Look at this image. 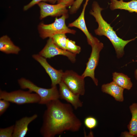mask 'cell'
Returning <instances> with one entry per match:
<instances>
[{
  "label": "cell",
  "mask_w": 137,
  "mask_h": 137,
  "mask_svg": "<svg viewBox=\"0 0 137 137\" xmlns=\"http://www.w3.org/2000/svg\"><path fill=\"white\" fill-rule=\"evenodd\" d=\"M84 78L71 70L63 72L62 81L74 94L83 95L85 93Z\"/></svg>",
  "instance_id": "6"
},
{
  "label": "cell",
  "mask_w": 137,
  "mask_h": 137,
  "mask_svg": "<svg viewBox=\"0 0 137 137\" xmlns=\"http://www.w3.org/2000/svg\"><path fill=\"white\" fill-rule=\"evenodd\" d=\"M76 0H58V3H62L67 7H71Z\"/></svg>",
  "instance_id": "26"
},
{
  "label": "cell",
  "mask_w": 137,
  "mask_h": 137,
  "mask_svg": "<svg viewBox=\"0 0 137 137\" xmlns=\"http://www.w3.org/2000/svg\"><path fill=\"white\" fill-rule=\"evenodd\" d=\"M9 102L3 99H0V115H2L9 107Z\"/></svg>",
  "instance_id": "25"
},
{
  "label": "cell",
  "mask_w": 137,
  "mask_h": 137,
  "mask_svg": "<svg viewBox=\"0 0 137 137\" xmlns=\"http://www.w3.org/2000/svg\"><path fill=\"white\" fill-rule=\"evenodd\" d=\"M92 50L88 61L86 63V68L81 75L84 78L89 77L91 78L95 85H98V80L95 77V71L97 66L99 58V54L104 47V44L100 41L92 46Z\"/></svg>",
  "instance_id": "7"
},
{
  "label": "cell",
  "mask_w": 137,
  "mask_h": 137,
  "mask_svg": "<svg viewBox=\"0 0 137 137\" xmlns=\"http://www.w3.org/2000/svg\"><path fill=\"white\" fill-rule=\"evenodd\" d=\"M28 90L25 91L18 90L8 92L0 90V99H3L18 105L38 103L40 102V96L36 93Z\"/></svg>",
  "instance_id": "5"
},
{
  "label": "cell",
  "mask_w": 137,
  "mask_h": 137,
  "mask_svg": "<svg viewBox=\"0 0 137 137\" xmlns=\"http://www.w3.org/2000/svg\"><path fill=\"white\" fill-rule=\"evenodd\" d=\"M59 84V98L69 103L75 110L82 107L83 102L79 99V95L73 93L62 81Z\"/></svg>",
  "instance_id": "12"
},
{
  "label": "cell",
  "mask_w": 137,
  "mask_h": 137,
  "mask_svg": "<svg viewBox=\"0 0 137 137\" xmlns=\"http://www.w3.org/2000/svg\"><path fill=\"white\" fill-rule=\"evenodd\" d=\"M14 125L4 128H0V137H12Z\"/></svg>",
  "instance_id": "22"
},
{
  "label": "cell",
  "mask_w": 137,
  "mask_h": 137,
  "mask_svg": "<svg viewBox=\"0 0 137 137\" xmlns=\"http://www.w3.org/2000/svg\"><path fill=\"white\" fill-rule=\"evenodd\" d=\"M40 133L43 137H54L66 131L76 132L82 123L74 114L72 105L64 103L59 99L46 105Z\"/></svg>",
  "instance_id": "1"
},
{
  "label": "cell",
  "mask_w": 137,
  "mask_h": 137,
  "mask_svg": "<svg viewBox=\"0 0 137 137\" xmlns=\"http://www.w3.org/2000/svg\"><path fill=\"white\" fill-rule=\"evenodd\" d=\"M55 43L60 48L66 50V36L65 34L56 35L52 38Z\"/></svg>",
  "instance_id": "19"
},
{
  "label": "cell",
  "mask_w": 137,
  "mask_h": 137,
  "mask_svg": "<svg viewBox=\"0 0 137 137\" xmlns=\"http://www.w3.org/2000/svg\"><path fill=\"white\" fill-rule=\"evenodd\" d=\"M38 117L35 114L30 117L25 116L17 120L14 125V129L12 137H24L28 130L29 124Z\"/></svg>",
  "instance_id": "13"
},
{
  "label": "cell",
  "mask_w": 137,
  "mask_h": 137,
  "mask_svg": "<svg viewBox=\"0 0 137 137\" xmlns=\"http://www.w3.org/2000/svg\"><path fill=\"white\" fill-rule=\"evenodd\" d=\"M121 0V1H123V0Z\"/></svg>",
  "instance_id": "29"
},
{
  "label": "cell",
  "mask_w": 137,
  "mask_h": 137,
  "mask_svg": "<svg viewBox=\"0 0 137 137\" xmlns=\"http://www.w3.org/2000/svg\"><path fill=\"white\" fill-rule=\"evenodd\" d=\"M68 17V14H65L58 18H56L54 22L51 24H45L42 23L39 24L38 28L40 37L44 39L52 38L58 34H75L76 31L69 28L66 25L65 20Z\"/></svg>",
  "instance_id": "3"
},
{
  "label": "cell",
  "mask_w": 137,
  "mask_h": 137,
  "mask_svg": "<svg viewBox=\"0 0 137 137\" xmlns=\"http://www.w3.org/2000/svg\"><path fill=\"white\" fill-rule=\"evenodd\" d=\"M129 108L132 117L127 128L130 133L136 137L137 136V103H133Z\"/></svg>",
  "instance_id": "18"
},
{
  "label": "cell",
  "mask_w": 137,
  "mask_h": 137,
  "mask_svg": "<svg viewBox=\"0 0 137 137\" xmlns=\"http://www.w3.org/2000/svg\"><path fill=\"white\" fill-rule=\"evenodd\" d=\"M58 1V0H32L28 4L24 6L23 9L24 11H26L35 5L41 2H48L51 4H54L57 2Z\"/></svg>",
  "instance_id": "23"
},
{
  "label": "cell",
  "mask_w": 137,
  "mask_h": 137,
  "mask_svg": "<svg viewBox=\"0 0 137 137\" xmlns=\"http://www.w3.org/2000/svg\"><path fill=\"white\" fill-rule=\"evenodd\" d=\"M84 123L85 126L88 128L91 129L97 126L98 122L96 119L92 116H89L84 119Z\"/></svg>",
  "instance_id": "21"
},
{
  "label": "cell",
  "mask_w": 137,
  "mask_h": 137,
  "mask_svg": "<svg viewBox=\"0 0 137 137\" xmlns=\"http://www.w3.org/2000/svg\"><path fill=\"white\" fill-rule=\"evenodd\" d=\"M18 83L22 89H27L38 94L41 100L39 104L46 105L50 101L59 99V91L57 85L51 87L49 89H46L39 87L30 80L22 78L18 80Z\"/></svg>",
  "instance_id": "4"
},
{
  "label": "cell",
  "mask_w": 137,
  "mask_h": 137,
  "mask_svg": "<svg viewBox=\"0 0 137 137\" xmlns=\"http://www.w3.org/2000/svg\"><path fill=\"white\" fill-rule=\"evenodd\" d=\"M113 81L119 86L127 90H130L133 85L130 78L122 73L114 72L112 74Z\"/></svg>",
  "instance_id": "17"
},
{
  "label": "cell",
  "mask_w": 137,
  "mask_h": 137,
  "mask_svg": "<svg viewBox=\"0 0 137 137\" xmlns=\"http://www.w3.org/2000/svg\"><path fill=\"white\" fill-rule=\"evenodd\" d=\"M83 1L76 0L70 8V13L72 14L75 13L80 7Z\"/></svg>",
  "instance_id": "24"
},
{
  "label": "cell",
  "mask_w": 137,
  "mask_h": 137,
  "mask_svg": "<svg viewBox=\"0 0 137 137\" xmlns=\"http://www.w3.org/2000/svg\"><path fill=\"white\" fill-rule=\"evenodd\" d=\"M21 49L15 45L7 35L2 36L0 38V51L6 54H18Z\"/></svg>",
  "instance_id": "15"
},
{
  "label": "cell",
  "mask_w": 137,
  "mask_h": 137,
  "mask_svg": "<svg viewBox=\"0 0 137 137\" xmlns=\"http://www.w3.org/2000/svg\"><path fill=\"white\" fill-rule=\"evenodd\" d=\"M110 8L112 10L116 9L127 10L130 12L137 13V0H132L128 2L117 0H111Z\"/></svg>",
  "instance_id": "16"
},
{
  "label": "cell",
  "mask_w": 137,
  "mask_h": 137,
  "mask_svg": "<svg viewBox=\"0 0 137 137\" xmlns=\"http://www.w3.org/2000/svg\"><path fill=\"white\" fill-rule=\"evenodd\" d=\"M134 74L135 78L137 80V69L135 71Z\"/></svg>",
  "instance_id": "28"
},
{
  "label": "cell",
  "mask_w": 137,
  "mask_h": 137,
  "mask_svg": "<svg viewBox=\"0 0 137 137\" xmlns=\"http://www.w3.org/2000/svg\"><path fill=\"white\" fill-rule=\"evenodd\" d=\"M32 57L43 67L49 75L51 80V87L59 84L62 80L63 73V71L58 70L53 68L48 63L46 58L39 54H33Z\"/></svg>",
  "instance_id": "10"
},
{
  "label": "cell",
  "mask_w": 137,
  "mask_h": 137,
  "mask_svg": "<svg viewBox=\"0 0 137 137\" xmlns=\"http://www.w3.org/2000/svg\"><path fill=\"white\" fill-rule=\"evenodd\" d=\"M66 50L76 55L81 52V48L80 46L76 45L75 42L67 38L66 43Z\"/></svg>",
  "instance_id": "20"
},
{
  "label": "cell",
  "mask_w": 137,
  "mask_h": 137,
  "mask_svg": "<svg viewBox=\"0 0 137 137\" xmlns=\"http://www.w3.org/2000/svg\"><path fill=\"white\" fill-rule=\"evenodd\" d=\"M37 4L40 8V20L47 16H58L68 14V10L66 7L62 3L50 4L41 2Z\"/></svg>",
  "instance_id": "9"
},
{
  "label": "cell",
  "mask_w": 137,
  "mask_h": 137,
  "mask_svg": "<svg viewBox=\"0 0 137 137\" xmlns=\"http://www.w3.org/2000/svg\"><path fill=\"white\" fill-rule=\"evenodd\" d=\"M103 9L97 2H93L92 9L90 13L94 17L98 24V28L94 30L95 32L97 35L104 36L108 38L115 49L117 58H122L124 54V49L125 46L129 42L134 40L137 37L127 40H123L118 37L113 27L102 17L101 12Z\"/></svg>",
  "instance_id": "2"
},
{
  "label": "cell",
  "mask_w": 137,
  "mask_h": 137,
  "mask_svg": "<svg viewBox=\"0 0 137 137\" xmlns=\"http://www.w3.org/2000/svg\"><path fill=\"white\" fill-rule=\"evenodd\" d=\"M121 136L125 137H134L129 132L125 131L122 132L121 134Z\"/></svg>",
  "instance_id": "27"
},
{
  "label": "cell",
  "mask_w": 137,
  "mask_h": 137,
  "mask_svg": "<svg viewBox=\"0 0 137 137\" xmlns=\"http://www.w3.org/2000/svg\"><path fill=\"white\" fill-rule=\"evenodd\" d=\"M124 90L113 81L110 83L104 84L101 87L102 92L110 95L116 100L119 102H123L124 100Z\"/></svg>",
  "instance_id": "14"
},
{
  "label": "cell",
  "mask_w": 137,
  "mask_h": 137,
  "mask_svg": "<svg viewBox=\"0 0 137 137\" xmlns=\"http://www.w3.org/2000/svg\"><path fill=\"white\" fill-rule=\"evenodd\" d=\"M89 0H86L84 4L82 11L79 17L72 22L69 23L68 27H75L83 32L86 36L89 44L91 46L99 41L96 38L93 37L87 28L84 19V13L85 8Z\"/></svg>",
  "instance_id": "11"
},
{
  "label": "cell",
  "mask_w": 137,
  "mask_h": 137,
  "mask_svg": "<svg viewBox=\"0 0 137 137\" xmlns=\"http://www.w3.org/2000/svg\"><path fill=\"white\" fill-rule=\"evenodd\" d=\"M39 54L46 59L62 55L66 57L73 63L75 62L76 60V54L60 48L55 43L52 38H49L46 45Z\"/></svg>",
  "instance_id": "8"
}]
</instances>
